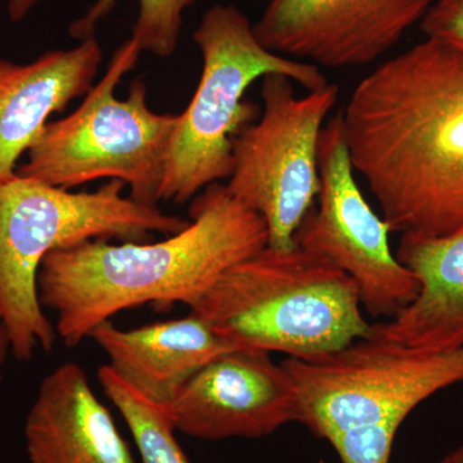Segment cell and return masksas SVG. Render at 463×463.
Instances as JSON below:
<instances>
[{
    "mask_svg": "<svg viewBox=\"0 0 463 463\" xmlns=\"http://www.w3.org/2000/svg\"><path fill=\"white\" fill-rule=\"evenodd\" d=\"M300 405V423L330 441L343 432L394 422L417 405L463 383V346L413 353L373 337L315 361L281 362Z\"/></svg>",
    "mask_w": 463,
    "mask_h": 463,
    "instance_id": "7",
    "label": "cell"
},
{
    "mask_svg": "<svg viewBox=\"0 0 463 463\" xmlns=\"http://www.w3.org/2000/svg\"><path fill=\"white\" fill-rule=\"evenodd\" d=\"M398 423L367 426L343 432L328 441L341 463H390Z\"/></svg>",
    "mask_w": 463,
    "mask_h": 463,
    "instance_id": "18",
    "label": "cell"
},
{
    "mask_svg": "<svg viewBox=\"0 0 463 463\" xmlns=\"http://www.w3.org/2000/svg\"><path fill=\"white\" fill-rule=\"evenodd\" d=\"M90 339L108 355V365L120 379L164 407L203 365L239 349L194 313L130 330L109 319L97 326Z\"/></svg>",
    "mask_w": 463,
    "mask_h": 463,
    "instance_id": "15",
    "label": "cell"
},
{
    "mask_svg": "<svg viewBox=\"0 0 463 463\" xmlns=\"http://www.w3.org/2000/svg\"><path fill=\"white\" fill-rule=\"evenodd\" d=\"M438 463H463V446L456 448L448 453Z\"/></svg>",
    "mask_w": 463,
    "mask_h": 463,
    "instance_id": "22",
    "label": "cell"
},
{
    "mask_svg": "<svg viewBox=\"0 0 463 463\" xmlns=\"http://www.w3.org/2000/svg\"><path fill=\"white\" fill-rule=\"evenodd\" d=\"M38 2L39 0H8L9 18L14 23L24 20Z\"/></svg>",
    "mask_w": 463,
    "mask_h": 463,
    "instance_id": "20",
    "label": "cell"
},
{
    "mask_svg": "<svg viewBox=\"0 0 463 463\" xmlns=\"http://www.w3.org/2000/svg\"><path fill=\"white\" fill-rule=\"evenodd\" d=\"M141 53L138 43L125 42L83 103L45 127L16 174L63 190L118 179L129 187L130 199L156 206L178 115L152 111L142 79L130 85L127 99H116V87Z\"/></svg>",
    "mask_w": 463,
    "mask_h": 463,
    "instance_id": "6",
    "label": "cell"
},
{
    "mask_svg": "<svg viewBox=\"0 0 463 463\" xmlns=\"http://www.w3.org/2000/svg\"><path fill=\"white\" fill-rule=\"evenodd\" d=\"M341 112L392 232L463 231V48L426 38L365 76Z\"/></svg>",
    "mask_w": 463,
    "mask_h": 463,
    "instance_id": "1",
    "label": "cell"
},
{
    "mask_svg": "<svg viewBox=\"0 0 463 463\" xmlns=\"http://www.w3.org/2000/svg\"><path fill=\"white\" fill-rule=\"evenodd\" d=\"M97 376L106 397L132 432L141 463H191L176 440L175 428L164 405L128 385L108 364L99 367Z\"/></svg>",
    "mask_w": 463,
    "mask_h": 463,
    "instance_id": "16",
    "label": "cell"
},
{
    "mask_svg": "<svg viewBox=\"0 0 463 463\" xmlns=\"http://www.w3.org/2000/svg\"><path fill=\"white\" fill-rule=\"evenodd\" d=\"M426 38L463 48V0H437L421 20Z\"/></svg>",
    "mask_w": 463,
    "mask_h": 463,
    "instance_id": "19",
    "label": "cell"
},
{
    "mask_svg": "<svg viewBox=\"0 0 463 463\" xmlns=\"http://www.w3.org/2000/svg\"><path fill=\"white\" fill-rule=\"evenodd\" d=\"M437 0H269L255 25L268 51L312 65L364 66L421 23Z\"/></svg>",
    "mask_w": 463,
    "mask_h": 463,
    "instance_id": "10",
    "label": "cell"
},
{
    "mask_svg": "<svg viewBox=\"0 0 463 463\" xmlns=\"http://www.w3.org/2000/svg\"><path fill=\"white\" fill-rule=\"evenodd\" d=\"M165 408L176 431L203 440L263 438L301 420L288 371L257 349L216 356Z\"/></svg>",
    "mask_w": 463,
    "mask_h": 463,
    "instance_id": "11",
    "label": "cell"
},
{
    "mask_svg": "<svg viewBox=\"0 0 463 463\" xmlns=\"http://www.w3.org/2000/svg\"><path fill=\"white\" fill-rule=\"evenodd\" d=\"M190 215L184 230L160 242L87 241L44 258L39 300L56 315L57 335L67 346L123 310L190 307L232 265L268 245L261 216L219 183L194 199Z\"/></svg>",
    "mask_w": 463,
    "mask_h": 463,
    "instance_id": "2",
    "label": "cell"
},
{
    "mask_svg": "<svg viewBox=\"0 0 463 463\" xmlns=\"http://www.w3.org/2000/svg\"><path fill=\"white\" fill-rule=\"evenodd\" d=\"M328 84L298 99L288 76L261 78L263 111L233 139L228 194L261 216L268 245L295 248L294 236L321 192L319 134L339 99Z\"/></svg>",
    "mask_w": 463,
    "mask_h": 463,
    "instance_id": "8",
    "label": "cell"
},
{
    "mask_svg": "<svg viewBox=\"0 0 463 463\" xmlns=\"http://www.w3.org/2000/svg\"><path fill=\"white\" fill-rule=\"evenodd\" d=\"M395 257L416 274L419 295L389 321L373 323L368 337L426 354L463 346V231L403 233Z\"/></svg>",
    "mask_w": 463,
    "mask_h": 463,
    "instance_id": "14",
    "label": "cell"
},
{
    "mask_svg": "<svg viewBox=\"0 0 463 463\" xmlns=\"http://www.w3.org/2000/svg\"><path fill=\"white\" fill-rule=\"evenodd\" d=\"M318 167V207L304 216L295 246L327 259L353 277L362 307L373 319H392L417 298L420 282L392 254V228L373 212L356 183L341 109L319 134Z\"/></svg>",
    "mask_w": 463,
    "mask_h": 463,
    "instance_id": "9",
    "label": "cell"
},
{
    "mask_svg": "<svg viewBox=\"0 0 463 463\" xmlns=\"http://www.w3.org/2000/svg\"><path fill=\"white\" fill-rule=\"evenodd\" d=\"M24 434L30 463H137L75 362L58 365L43 379Z\"/></svg>",
    "mask_w": 463,
    "mask_h": 463,
    "instance_id": "12",
    "label": "cell"
},
{
    "mask_svg": "<svg viewBox=\"0 0 463 463\" xmlns=\"http://www.w3.org/2000/svg\"><path fill=\"white\" fill-rule=\"evenodd\" d=\"M111 179L94 192H69L14 174L0 181V325L20 362L50 353L56 327L38 294V273L56 250L94 240L147 242L152 234L179 233L190 221L123 196Z\"/></svg>",
    "mask_w": 463,
    "mask_h": 463,
    "instance_id": "3",
    "label": "cell"
},
{
    "mask_svg": "<svg viewBox=\"0 0 463 463\" xmlns=\"http://www.w3.org/2000/svg\"><path fill=\"white\" fill-rule=\"evenodd\" d=\"M206 0H138L139 14L133 27V41L142 52L170 57L178 47L185 9ZM118 5V0H96L83 17L70 26V35L79 41L93 38L100 21Z\"/></svg>",
    "mask_w": 463,
    "mask_h": 463,
    "instance_id": "17",
    "label": "cell"
},
{
    "mask_svg": "<svg viewBox=\"0 0 463 463\" xmlns=\"http://www.w3.org/2000/svg\"><path fill=\"white\" fill-rule=\"evenodd\" d=\"M9 353H11V349H9L8 337L5 328L0 325V383L3 380V373H5V365Z\"/></svg>",
    "mask_w": 463,
    "mask_h": 463,
    "instance_id": "21",
    "label": "cell"
},
{
    "mask_svg": "<svg viewBox=\"0 0 463 463\" xmlns=\"http://www.w3.org/2000/svg\"><path fill=\"white\" fill-rule=\"evenodd\" d=\"M102 58L93 36L27 65L0 60V181L16 174L17 161L41 138L52 115L88 94Z\"/></svg>",
    "mask_w": 463,
    "mask_h": 463,
    "instance_id": "13",
    "label": "cell"
},
{
    "mask_svg": "<svg viewBox=\"0 0 463 463\" xmlns=\"http://www.w3.org/2000/svg\"><path fill=\"white\" fill-rule=\"evenodd\" d=\"M239 349L315 361L370 334L353 277L298 248L265 246L232 265L190 307Z\"/></svg>",
    "mask_w": 463,
    "mask_h": 463,
    "instance_id": "4",
    "label": "cell"
},
{
    "mask_svg": "<svg viewBox=\"0 0 463 463\" xmlns=\"http://www.w3.org/2000/svg\"><path fill=\"white\" fill-rule=\"evenodd\" d=\"M194 41L203 54V72L190 105L178 115L160 190V200L175 203L230 178L233 139L260 115L259 106L245 99L254 81L281 74L307 91L330 84L318 66L268 51L234 5L206 11Z\"/></svg>",
    "mask_w": 463,
    "mask_h": 463,
    "instance_id": "5",
    "label": "cell"
}]
</instances>
